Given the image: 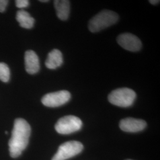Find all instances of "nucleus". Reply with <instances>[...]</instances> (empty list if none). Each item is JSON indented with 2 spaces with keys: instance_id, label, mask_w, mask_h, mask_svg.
<instances>
[{
  "instance_id": "1",
  "label": "nucleus",
  "mask_w": 160,
  "mask_h": 160,
  "mask_svg": "<svg viewBox=\"0 0 160 160\" xmlns=\"http://www.w3.org/2000/svg\"><path fill=\"white\" fill-rule=\"evenodd\" d=\"M30 133L31 128L26 120L22 118L15 120L12 137L8 142L12 157L17 158L27 147Z\"/></svg>"
},
{
  "instance_id": "2",
  "label": "nucleus",
  "mask_w": 160,
  "mask_h": 160,
  "mask_svg": "<svg viewBox=\"0 0 160 160\" xmlns=\"http://www.w3.org/2000/svg\"><path fill=\"white\" fill-rule=\"evenodd\" d=\"M119 16L117 13L110 10L100 12L90 20L88 29L92 33H96L106 29L117 23Z\"/></svg>"
},
{
  "instance_id": "3",
  "label": "nucleus",
  "mask_w": 160,
  "mask_h": 160,
  "mask_svg": "<svg viewBox=\"0 0 160 160\" xmlns=\"http://www.w3.org/2000/svg\"><path fill=\"white\" fill-rule=\"evenodd\" d=\"M136 93L128 88H121L111 92L108 96L109 102L112 104L128 108L131 106L136 98Z\"/></svg>"
},
{
  "instance_id": "4",
  "label": "nucleus",
  "mask_w": 160,
  "mask_h": 160,
  "mask_svg": "<svg viewBox=\"0 0 160 160\" xmlns=\"http://www.w3.org/2000/svg\"><path fill=\"white\" fill-rule=\"evenodd\" d=\"M82 125L80 118L75 116H66L58 120L55 128L58 133L68 135L81 129Z\"/></svg>"
},
{
  "instance_id": "5",
  "label": "nucleus",
  "mask_w": 160,
  "mask_h": 160,
  "mask_svg": "<svg viewBox=\"0 0 160 160\" xmlns=\"http://www.w3.org/2000/svg\"><path fill=\"white\" fill-rule=\"evenodd\" d=\"M83 145L78 141H71L65 142L58 149L52 160H66L77 155L82 151Z\"/></svg>"
},
{
  "instance_id": "6",
  "label": "nucleus",
  "mask_w": 160,
  "mask_h": 160,
  "mask_svg": "<svg viewBox=\"0 0 160 160\" xmlns=\"http://www.w3.org/2000/svg\"><path fill=\"white\" fill-rule=\"evenodd\" d=\"M71 94L66 90L48 93L42 98V104L49 108H57L68 102Z\"/></svg>"
},
{
  "instance_id": "7",
  "label": "nucleus",
  "mask_w": 160,
  "mask_h": 160,
  "mask_svg": "<svg viewBox=\"0 0 160 160\" xmlns=\"http://www.w3.org/2000/svg\"><path fill=\"white\" fill-rule=\"evenodd\" d=\"M117 41L121 47L129 51L137 52L142 48L141 40L135 35L131 33L120 34Z\"/></svg>"
},
{
  "instance_id": "8",
  "label": "nucleus",
  "mask_w": 160,
  "mask_h": 160,
  "mask_svg": "<svg viewBox=\"0 0 160 160\" xmlns=\"http://www.w3.org/2000/svg\"><path fill=\"white\" fill-rule=\"evenodd\" d=\"M119 126L123 131L135 133L143 130L147 126V123L145 120L128 118L121 120Z\"/></svg>"
},
{
  "instance_id": "9",
  "label": "nucleus",
  "mask_w": 160,
  "mask_h": 160,
  "mask_svg": "<svg viewBox=\"0 0 160 160\" xmlns=\"http://www.w3.org/2000/svg\"><path fill=\"white\" fill-rule=\"evenodd\" d=\"M25 68L28 73L30 74H35L40 69L39 59L38 55L32 50H28L24 55Z\"/></svg>"
},
{
  "instance_id": "10",
  "label": "nucleus",
  "mask_w": 160,
  "mask_h": 160,
  "mask_svg": "<svg viewBox=\"0 0 160 160\" xmlns=\"http://www.w3.org/2000/svg\"><path fill=\"white\" fill-rule=\"evenodd\" d=\"M63 63V57L61 52L58 49H53L48 55L45 65L48 68L55 69L61 67Z\"/></svg>"
},
{
  "instance_id": "11",
  "label": "nucleus",
  "mask_w": 160,
  "mask_h": 160,
  "mask_svg": "<svg viewBox=\"0 0 160 160\" xmlns=\"http://www.w3.org/2000/svg\"><path fill=\"white\" fill-rule=\"evenodd\" d=\"M54 6L58 17L63 21L67 20L70 12L69 1L56 0L54 1Z\"/></svg>"
},
{
  "instance_id": "12",
  "label": "nucleus",
  "mask_w": 160,
  "mask_h": 160,
  "mask_svg": "<svg viewBox=\"0 0 160 160\" xmlns=\"http://www.w3.org/2000/svg\"><path fill=\"white\" fill-rule=\"evenodd\" d=\"M16 20L20 26L24 29H32L34 24V19L28 12L21 10L16 14Z\"/></svg>"
},
{
  "instance_id": "13",
  "label": "nucleus",
  "mask_w": 160,
  "mask_h": 160,
  "mask_svg": "<svg viewBox=\"0 0 160 160\" xmlns=\"http://www.w3.org/2000/svg\"><path fill=\"white\" fill-rule=\"evenodd\" d=\"M10 78V71L8 65L5 63L0 62V80L7 82Z\"/></svg>"
},
{
  "instance_id": "14",
  "label": "nucleus",
  "mask_w": 160,
  "mask_h": 160,
  "mask_svg": "<svg viewBox=\"0 0 160 160\" xmlns=\"http://www.w3.org/2000/svg\"><path fill=\"white\" fill-rule=\"evenodd\" d=\"M16 6L19 8H24L29 6V1L28 0H16Z\"/></svg>"
},
{
  "instance_id": "15",
  "label": "nucleus",
  "mask_w": 160,
  "mask_h": 160,
  "mask_svg": "<svg viewBox=\"0 0 160 160\" xmlns=\"http://www.w3.org/2000/svg\"><path fill=\"white\" fill-rule=\"evenodd\" d=\"M8 3L7 0H0V12H3L6 10V7Z\"/></svg>"
},
{
  "instance_id": "16",
  "label": "nucleus",
  "mask_w": 160,
  "mask_h": 160,
  "mask_svg": "<svg viewBox=\"0 0 160 160\" xmlns=\"http://www.w3.org/2000/svg\"><path fill=\"white\" fill-rule=\"evenodd\" d=\"M149 2L151 4H153V5H155V4H157L160 2V1H158V0H150L149 1Z\"/></svg>"
},
{
  "instance_id": "17",
  "label": "nucleus",
  "mask_w": 160,
  "mask_h": 160,
  "mask_svg": "<svg viewBox=\"0 0 160 160\" xmlns=\"http://www.w3.org/2000/svg\"><path fill=\"white\" fill-rule=\"evenodd\" d=\"M40 2H48L49 1H48V0H40Z\"/></svg>"
},
{
  "instance_id": "18",
  "label": "nucleus",
  "mask_w": 160,
  "mask_h": 160,
  "mask_svg": "<svg viewBox=\"0 0 160 160\" xmlns=\"http://www.w3.org/2000/svg\"></svg>"
}]
</instances>
